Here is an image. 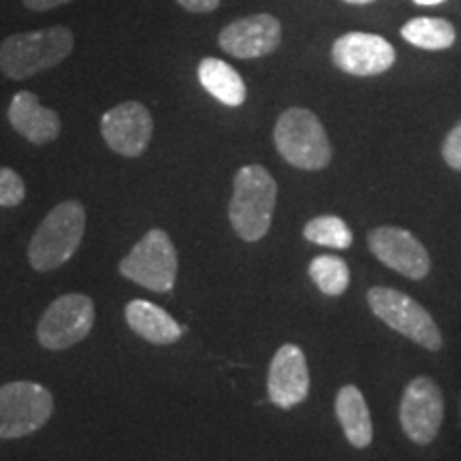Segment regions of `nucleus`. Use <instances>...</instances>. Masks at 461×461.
Returning a JSON list of instances; mask_svg holds the SVG:
<instances>
[{
    "label": "nucleus",
    "instance_id": "4be33fe9",
    "mask_svg": "<svg viewBox=\"0 0 461 461\" xmlns=\"http://www.w3.org/2000/svg\"><path fill=\"white\" fill-rule=\"evenodd\" d=\"M26 199V184L20 173L0 167V207H17Z\"/></svg>",
    "mask_w": 461,
    "mask_h": 461
},
{
    "label": "nucleus",
    "instance_id": "6e6552de",
    "mask_svg": "<svg viewBox=\"0 0 461 461\" xmlns=\"http://www.w3.org/2000/svg\"><path fill=\"white\" fill-rule=\"evenodd\" d=\"M95 327V302L82 293L58 297L45 310L37 325V338L43 348L67 350L84 342Z\"/></svg>",
    "mask_w": 461,
    "mask_h": 461
},
{
    "label": "nucleus",
    "instance_id": "aec40b11",
    "mask_svg": "<svg viewBox=\"0 0 461 461\" xmlns=\"http://www.w3.org/2000/svg\"><path fill=\"white\" fill-rule=\"evenodd\" d=\"M308 274L316 288L327 297H339L344 295L346 288L350 285V269L346 261L339 257L331 255H321L314 257L310 263Z\"/></svg>",
    "mask_w": 461,
    "mask_h": 461
},
{
    "label": "nucleus",
    "instance_id": "f03ea898",
    "mask_svg": "<svg viewBox=\"0 0 461 461\" xmlns=\"http://www.w3.org/2000/svg\"><path fill=\"white\" fill-rule=\"evenodd\" d=\"M73 32L67 26L17 32L0 43V71L9 79H28L60 65L73 51Z\"/></svg>",
    "mask_w": 461,
    "mask_h": 461
},
{
    "label": "nucleus",
    "instance_id": "393cba45",
    "mask_svg": "<svg viewBox=\"0 0 461 461\" xmlns=\"http://www.w3.org/2000/svg\"><path fill=\"white\" fill-rule=\"evenodd\" d=\"M22 3H24V7L31 11H50L60 7V5L73 3V0H22Z\"/></svg>",
    "mask_w": 461,
    "mask_h": 461
},
{
    "label": "nucleus",
    "instance_id": "39448f33",
    "mask_svg": "<svg viewBox=\"0 0 461 461\" xmlns=\"http://www.w3.org/2000/svg\"><path fill=\"white\" fill-rule=\"evenodd\" d=\"M367 305L384 325L431 353L440 350L445 344L434 316L406 293L389 286H372L367 291Z\"/></svg>",
    "mask_w": 461,
    "mask_h": 461
},
{
    "label": "nucleus",
    "instance_id": "1a4fd4ad",
    "mask_svg": "<svg viewBox=\"0 0 461 461\" xmlns=\"http://www.w3.org/2000/svg\"><path fill=\"white\" fill-rule=\"evenodd\" d=\"M445 419V397L436 380L417 376L406 384L400 402V425L414 445L428 447L436 440Z\"/></svg>",
    "mask_w": 461,
    "mask_h": 461
},
{
    "label": "nucleus",
    "instance_id": "20e7f679",
    "mask_svg": "<svg viewBox=\"0 0 461 461\" xmlns=\"http://www.w3.org/2000/svg\"><path fill=\"white\" fill-rule=\"evenodd\" d=\"M274 143L288 165L303 171L330 167L333 148L319 115L305 107H291L280 115L274 129Z\"/></svg>",
    "mask_w": 461,
    "mask_h": 461
},
{
    "label": "nucleus",
    "instance_id": "2eb2a0df",
    "mask_svg": "<svg viewBox=\"0 0 461 461\" xmlns=\"http://www.w3.org/2000/svg\"><path fill=\"white\" fill-rule=\"evenodd\" d=\"M7 115L11 126L34 146H45V143L56 141L60 135V115L54 109L43 107L39 96L31 90L17 92L11 99Z\"/></svg>",
    "mask_w": 461,
    "mask_h": 461
},
{
    "label": "nucleus",
    "instance_id": "7ed1b4c3",
    "mask_svg": "<svg viewBox=\"0 0 461 461\" xmlns=\"http://www.w3.org/2000/svg\"><path fill=\"white\" fill-rule=\"evenodd\" d=\"M86 233V210L79 201L58 203L28 244V261L37 272H51L71 261Z\"/></svg>",
    "mask_w": 461,
    "mask_h": 461
},
{
    "label": "nucleus",
    "instance_id": "5701e85b",
    "mask_svg": "<svg viewBox=\"0 0 461 461\" xmlns=\"http://www.w3.org/2000/svg\"><path fill=\"white\" fill-rule=\"evenodd\" d=\"M442 157H445V163L451 169L461 171V122L453 126L445 143H442Z\"/></svg>",
    "mask_w": 461,
    "mask_h": 461
},
{
    "label": "nucleus",
    "instance_id": "dca6fc26",
    "mask_svg": "<svg viewBox=\"0 0 461 461\" xmlns=\"http://www.w3.org/2000/svg\"><path fill=\"white\" fill-rule=\"evenodd\" d=\"M126 322L137 336L149 344L169 346L184 336V327L169 312L146 299H132L124 310Z\"/></svg>",
    "mask_w": 461,
    "mask_h": 461
},
{
    "label": "nucleus",
    "instance_id": "423d86ee",
    "mask_svg": "<svg viewBox=\"0 0 461 461\" xmlns=\"http://www.w3.org/2000/svg\"><path fill=\"white\" fill-rule=\"evenodd\" d=\"M120 274L154 293H169L177 278V250L169 233L149 229L118 265Z\"/></svg>",
    "mask_w": 461,
    "mask_h": 461
},
{
    "label": "nucleus",
    "instance_id": "412c9836",
    "mask_svg": "<svg viewBox=\"0 0 461 461\" xmlns=\"http://www.w3.org/2000/svg\"><path fill=\"white\" fill-rule=\"evenodd\" d=\"M303 238L310 244L346 250L353 246V230L339 216H316L303 227Z\"/></svg>",
    "mask_w": 461,
    "mask_h": 461
},
{
    "label": "nucleus",
    "instance_id": "bb28decb",
    "mask_svg": "<svg viewBox=\"0 0 461 461\" xmlns=\"http://www.w3.org/2000/svg\"><path fill=\"white\" fill-rule=\"evenodd\" d=\"M344 3H348V5H367V3H374V0H344Z\"/></svg>",
    "mask_w": 461,
    "mask_h": 461
},
{
    "label": "nucleus",
    "instance_id": "0eeeda50",
    "mask_svg": "<svg viewBox=\"0 0 461 461\" xmlns=\"http://www.w3.org/2000/svg\"><path fill=\"white\" fill-rule=\"evenodd\" d=\"M54 397L43 384L15 380L0 387V440L31 436L48 423Z\"/></svg>",
    "mask_w": 461,
    "mask_h": 461
},
{
    "label": "nucleus",
    "instance_id": "4468645a",
    "mask_svg": "<svg viewBox=\"0 0 461 461\" xmlns=\"http://www.w3.org/2000/svg\"><path fill=\"white\" fill-rule=\"evenodd\" d=\"M267 393L274 406H299L310 393V370L303 350L297 344H282L269 363Z\"/></svg>",
    "mask_w": 461,
    "mask_h": 461
},
{
    "label": "nucleus",
    "instance_id": "f257e3e1",
    "mask_svg": "<svg viewBox=\"0 0 461 461\" xmlns=\"http://www.w3.org/2000/svg\"><path fill=\"white\" fill-rule=\"evenodd\" d=\"M278 184L263 165H246L233 177L229 221L238 238L248 244L261 241L272 227Z\"/></svg>",
    "mask_w": 461,
    "mask_h": 461
},
{
    "label": "nucleus",
    "instance_id": "b1692460",
    "mask_svg": "<svg viewBox=\"0 0 461 461\" xmlns=\"http://www.w3.org/2000/svg\"><path fill=\"white\" fill-rule=\"evenodd\" d=\"M177 5L190 14H212L221 7V0H177Z\"/></svg>",
    "mask_w": 461,
    "mask_h": 461
},
{
    "label": "nucleus",
    "instance_id": "6ab92c4d",
    "mask_svg": "<svg viewBox=\"0 0 461 461\" xmlns=\"http://www.w3.org/2000/svg\"><path fill=\"white\" fill-rule=\"evenodd\" d=\"M402 37L414 48L442 51L453 48L457 32L451 22L442 17H412L402 26Z\"/></svg>",
    "mask_w": 461,
    "mask_h": 461
},
{
    "label": "nucleus",
    "instance_id": "a211bd4d",
    "mask_svg": "<svg viewBox=\"0 0 461 461\" xmlns=\"http://www.w3.org/2000/svg\"><path fill=\"white\" fill-rule=\"evenodd\" d=\"M203 88L227 107H240L246 101V84L241 75L221 58H203L197 68Z\"/></svg>",
    "mask_w": 461,
    "mask_h": 461
},
{
    "label": "nucleus",
    "instance_id": "f3484780",
    "mask_svg": "<svg viewBox=\"0 0 461 461\" xmlns=\"http://www.w3.org/2000/svg\"><path fill=\"white\" fill-rule=\"evenodd\" d=\"M336 414L339 425H342L344 429L346 440H348L350 445L355 448H367L372 445V414L359 387H355V384H344V387L338 391Z\"/></svg>",
    "mask_w": 461,
    "mask_h": 461
},
{
    "label": "nucleus",
    "instance_id": "9d476101",
    "mask_svg": "<svg viewBox=\"0 0 461 461\" xmlns=\"http://www.w3.org/2000/svg\"><path fill=\"white\" fill-rule=\"evenodd\" d=\"M367 248L380 263L402 274L403 278L420 280L431 269L428 248L406 229L391 227V224L372 229L367 233Z\"/></svg>",
    "mask_w": 461,
    "mask_h": 461
},
{
    "label": "nucleus",
    "instance_id": "f8f14e48",
    "mask_svg": "<svg viewBox=\"0 0 461 461\" xmlns=\"http://www.w3.org/2000/svg\"><path fill=\"white\" fill-rule=\"evenodd\" d=\"M395 50L387 39L372 32H346L333 41L331 60L342 73L372 77L395 65Z\"/></svg>",
    "mask_w": 461,
    "mask_h": 461
},
{
    "label": "nucleus",
    "instance_id": "9b49d317",
    "mask_svg": "<svg viewBox=\"0 0 461 461\" xmlns=\"http://www.w3.org/2000/svg\"><path fill=\"white\" fill-rule=\"evenodd\" d=\"M101 135L109 149L124 158H137L146 152L154 135V120L143 103L126 101L103 113Z\"/></svg>",
    "mask_w": 461,
    "mask_h": 461
},
{
    "label": "nucleus",
    "instance_id": "a878e982",
    "mask_svg": "<svg viewBox=\"0 0 461 461\" xmlns=\"http://www.w3.org/2000/svg\"><path fill=\"white\" fill-rule=\"evenodd\" d=\"M414 3L420 5V7H431V5H440L445 3V0H414Z\"/></svg>",
    "mask_w": 461,
    "mask_h": 461
},
{
    "label": "nucleus",
    "instance_id": "ddd939ff",
    "mask_svg": "<svg viewBox=\"0 0 461 461\" xmlns=\"http://www.w3.org/2000/svg\"><path fill=\"white\" fill-rule=\"evenodd\" d=\"M282 43V24L278 17L257 14L230 22L218 34V45L227 54L250 60L274 54Z\"/></svg>",
    "mask_w": 461,
    "mask_h": 461
}]
</instances>
